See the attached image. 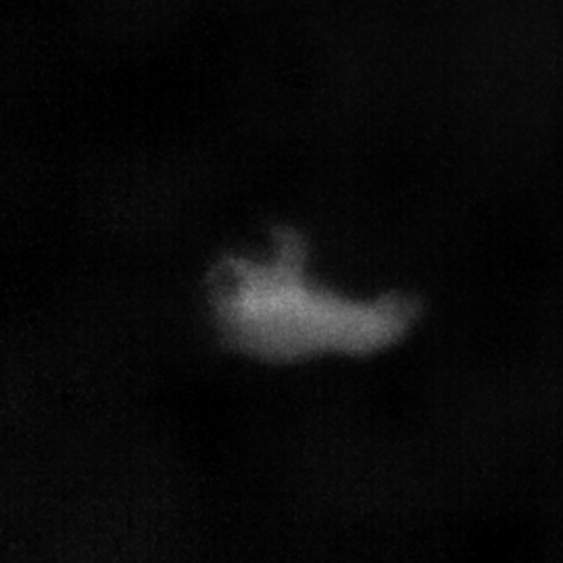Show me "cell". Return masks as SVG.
Masks as SVG:
<instances>
[{
  "mask_svg": "<svg viewBox=\"0 0 563 563\" xmlns=\"http://www.w3.org/2000/svg\"><path fill=\"white\" fill-rule=\"evenodd\" d=\"M213 313L232 346L260 360L292 362L386 346L407 330L413 307L397 297L365 301L325 288L305 274L301 244L282 236L265 260L223 265Z\"/></svg>",
  "mask_w": 563,
  "mask_h": 563,
  "instance_id": "1",
  "label": "cell"
}]
</instances>
